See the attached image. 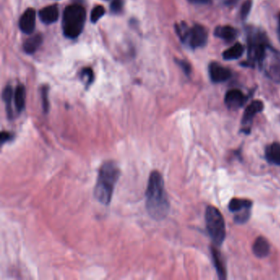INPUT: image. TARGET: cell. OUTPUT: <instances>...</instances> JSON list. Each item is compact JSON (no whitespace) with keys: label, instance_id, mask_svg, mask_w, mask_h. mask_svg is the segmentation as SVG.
I'll list each match as a JSON object with an SVG mask.
<instances>
[{"label":"cell","instance_id":"obj_9","mask_svg":"<svg viewBox=\"0 0 280 280\" xmlns=\"http://www.w3.org/2000/svg\"><path fill=\"white\" fill-rule=\"evenodd\" d=\"M209 77L213 83H222L227 82L232 77V72L230 69L225 68L217 62H212L208 66Z\"/></svg>","mask_w":280,"mask_h":280},{"label":"cell","instance_id":"obj_4","mask_svg":"<svg viewBox=\"0 0 280 280\" xmlns=\"http://www.w3.org/2000/svg\"><path fill=\"white\" fill-rule=\"evenodd\" d=\"M87 12L79 4L69 5L63 11L62 27L63 34L69 39L78 37L84 28Z\"/></svg>","mask_w":280,"mask_h":280},{"label":"cell","instance_id":"obj_26","mask_svg":"<svg viewBox=\"0 0 280 280\" xmlns=\"http://www.w3.org/2000/svg\"><path fill=\"white\" fill-rule=\"evenodd\" d=\"M41 93V99H42V107L44 114L49 112V98H48V93H49V88L47 87H43L40 90Z\"/></svg>","mask_w":280,"mask_h":280},{"label":"cell","instance_id":"obj_15","mask_svg":"<svg viewBox=\"0 0 280 280\" xmlns=\"http://www.w3.org/2000/svg\"><path fill=\"white\" fill-rule=\"evenodd\" d=\"M210 250H211L214 266H215V271L217 272L219 279L222 280H226V269H225L224 261L222 259L220 252L216 248H214V247H212Z\"/></svg>","mask_w":280,"mask_h":280},{"label":"cell","instance_id":"obj_27","mask_svg":"<svg viewBox=\"0 0 280 280\" xmlns=\"http://www.w3.org/2000/svg\"><path fill=\"white\" fill-rule=\"evenodd\" d=\"M176 63L177 65L179 66L180 68L182 69V72L187 77H189L192 73V66L187 61L183 60V59H176Z\"/></svg>","mask_w":280,"mask_h":280},{"label":"cell","instance_id":"obj_29","mask_svg":"<svg viewBox=\"0 0 280 280\" xmlns=\"http://www.w3.org/2000/svg\"><path fill=\"white\" fill-rule=\"evenodd\" d=\"M12 138H13V136L11 133H8V132H2V134H1V142H2V144H3V143L7 142V141H11L12 140Z\"/></svg>","mask_w":280,"mask_h":280},{"label":"cell","instance_id":"obj_19","mask_svg":"<svg viewBox=\"0 0 280 280\" xmlns=\"http://www.w3.org/2000/svg\"><path fill=\"white\" fill-rule=\"evenodd\" d=\"M43 42V36L40 34L32 35L24 42L23 50L25 53L32 54L35 53Z\"/></svg>","mask_w":280,"mask_h":280},{"label":"cell","instance_id":"obj_18","mask_svg":"<svg viewBox=\"0 0 280 280\" xmlns=\"http://www.w3.org/2000/svg\"><path fill=\"white\" fill-rule=\"evenodd\" d=\"M245 52V47L241 43H235L233 46L223 53V59L225 60H237L243 56Z\"/></svg>","mask_w":280,"mask_h":280},{"label":"cell","instance_id":"obj_30","mask_svg":"<svg viewBox=\"0 0 280 280\" xmlns=\"http://www.w3.org/2000/svg\"><path fill=\"white\" fill-rule=\"evenodd\" d=\"M187 1L192 4L196 5H207L212 2V0H187Z\"/></svg>","mask_w":280,"mask_h":280},{"label":"cell","instance_id":"obj_17","mask_svg":"<svg viewBox=\"0 0 280 280\" xmlns=\"http://www.w3.org/2000/svg\"><path fill=\"white\" fill-rule=\"evenodd\" d=\"M13 101L16 112L20 114L26 106V89L22 85H18L15 89Z\"/></svg>","mask_w":280,"mask_h":280},{"label":"cell","instance_id":"obj_12","mask_svg":"<svg viewBox=\"0 0 280 280\" xmlns=\"http://www.w3.org/2000/svg\"><path fill=\"white\" fill-rule=\"evenodd\" d=\"M214 35L225 42H234L238 38V30L231 26H219L215 29Z\"/></svg>","mask_w":280,"mask_h":280},{"label":"cell","instance_id":"obj_28","mask_svg":"<svg viewBox=\"0 0 280 280\" xmlns=\"http://www.w3.org/2000/svg\"><path fill=\"white\" fill-rule=\"evenodd\" d=\"M110 7L113 12L119 13L123 8V0H114Z\"/></svg>","mask_w":280,"mask_h":280},{"label":"cell","instance_id":"obj_11","mask_svg":"<svg viewBox=\"0 0 280 280\" xmlns=\"http://www.w3.org/2000/svg\"><path fill=\"white\" fill-rule=\"evenodd\" d=\"M36 14L33 8H28L19 20V28L25 34H31L35 30Z\"/></svg>","mask_w":280,"mask_h":280},{"label":"cell","instance_id":"obj_13","mask_svg":"<svg viewBox=\"0 0 280 280\" xmlns=\"http://www.w3.org/2000/svg\"><path fill=\"white\" fill-rule=\"evenodd\" d=\"M39 16L43 23L48 25L54 23L59 19V7L55 4L44 7L39 12Z\"/></svg>","mask_w":280,"mask_h":280},{"label":"cell","instance_id":"obj_31","mask_svg":"<svg viewBox=\"0 0 280 280\" xmlns=\"http://www.w3.org/2000/svg\"><path fill=\"white\" fill-rule=\"evenodd\" d=\"M238 0H224V3L227 6H233V5L236 4Z\"/></svg>","mask_w":280,"mask_h":280},{"label":"cell","instance_id":"obj_25","mask_svg":"<svg viewBox=\"0 0 280 280\" xmlns=\"http://www.w3.org/2000/svg\"><path fill=\"white\" fill-rule=\"evenodd\" d=\"M105 10L103 6H96L91 12V22H93V23L97 22L105 15Z\"/></svg>","mask_w":280,"mask_h":280},{"label":"cell","instance_id":"obj_16","mask_svg":"<svg viewBox=\"0 0 280 280\" xmlns=\"http://www.w3.org/2000/svg\"><path fill=\"white\" fill-rule=\"evenodd\" d=\"M266 159L268 163L274 165H280V144L274 142L266 148Z\"/></svg>","mask_w":280,"mask_h":280},{"label":"cell","instance_id":"obj_2","mask_svg":"<svg viewBox=\"0 0 280 280\" xmlns=\"http://www.w3.org/2000/svg\"><path fill=\"white\" fill-rule=\"evenodd\" d=\"M245 30L248 60L242 63V65L246 68H259L271 44L266 33L262 28L248 26Z\"/></svg>","mask_w":280,"mask_h":280},{"label":"cell","instance_id":"obj_3","mask_svg":"<svg viewBox=\"0 0 280 280\" xmlns=\"http://www.w3.org/2000/svg\"><path fill=\"white\" fill-rule=\"evenodd\" d=\"M119 177L120 168L115 162L106 161L102 164L94 190V195L99 202L105 206L110 205Z\"/></svg>","mask_w":280,"mask_h":280},{"label":"cell","instance_id":"obj_24","mask_svg":"<svg viewBox=\"0 0 280 280\" xmlns=\"http://www.w3.org/2000/svg\"><path fill=\"white\" fill-rule=\"evenodd\" d=\"M251 217V209L244 210L241 213H238L234 216V222L237 224H244L246 222H248Z\"/></svg>","mask_w":280,"mask_h":280},{"label":"cell","instance_id":"obj_6","mask_svg":"<svg viewBox=\"0 0 280 280\" xmlns=\"http://www.w3.org/2000/svg\"><path fill=\"white\" fill-rule=\"evenodd\" d=\"M205 218L208 234L214 244L220 247L226 238V227L223 215L217 208L209 206L206 207Z\"/></svg>","mask_w":280,"mask_h":280},{"label":"cell","instance_id":"obj_8","mask_svg":"<svg viewBox=\"0 0 280 280\" xmlns=\"http://www.w3.org/2000/svg\"><path fill=\"white\" fill-rule=\"evenodd\" d=\"M264 104L262 101H253L248 107L246 108L242 118V130L241 133L249 134L252 128V122L256 115L262 113L264 110Z\"/></svg>","mask_w":280,"mask_h":280},{"label":"cell","instance_id":"obj_23","mask_svg":"<svg viewBox=\"0 0 280 280\" xmlns=\"http://www.w3.org/2000/svg\"><path fill=\"white\" fill-rule=\"evenodd\" d=\"M81 79L85 82L87 87H89L93 82L94 73L92 69L90 68H83L81 72Z\"/></svg>","mask_w":280,"mask_h":280},{"label":"cell","instance_id":"obj_20","mask_svg":"<svg viewBox=\"0 0 280 280\" xmlns=\"http://www.w3.org/2000/svg\"><path fill=\"white\" fill-rule=\"evenodd\" d=\"M252 201L248 199H232L229 204V210L233 213H238L248 209H252Z\"/></svg>","mask_w":280,"mask_h":280},{"label":"cell","instance_id":"obj_1","mask_svg":"<svg viewBox=\"0 0 280 280\" xmlns=\"http://www.w3.org/2000/svg\"><path fill=\"white\" fill-rule=\"evenodd\" d=\"M169 206L161 173L153 171L149 175L145 192V208L148 214L154 220H163L168 215Z\"/></svg>","mask_w":280,"mask_h":280},{"label":"cell","instance_id":"obj_22","mask_svg":"<svg viewBox=\"0 0 280 280\" xmlns=\"http://www.w3.org/2000/svg\"><path fill=\"white\" fill-rule=\"evenodd\" d=\"M252 4H253L252 0H245L242 4L240 10V17L242 20H246L248 18L252 11Z\"/></svg>","mask_w":280,"mask_h":280},{"label":"cell","instance_id":"obj_10","mask_svg":"<svg viewBox=\"0 0 280 280\" xmlns=\"http://www.w3.org/2000/svg\"><path fill=\"white\" fill-rule=\"evenodd\" d=\"M248 101V96L238 89H232L227 91L224 96V103L228 109L237 110L243 107Z\"/></svg>","mask_w":280,"mask_h":280},{"label":"cell","instance_id":"obj_5","mask_svg":"<svg viewBox=\"0 0 280 280\" xmlns=\"http://www.w3.org/2000/svg\"><path fill=\"white\" fill-rule=\"evenodd\" d=\"M175 30L180 40L190 49L203 48L207 44L208 30L201 24L189 26L184 21L176 24Z\"/></svg>","mask_w":280,"mask_h":280},{"label":"cell","instance_id":"obj_7","mask_svg":"<svg viewBox=\"0 0 280 280\" xmlns=\"http://www.w3.org/2000/svg\"><path fill=\"white\" fill-rule=\"evenodd\" d=\"M259 69L269 79L280 83V52L270 45Z\"/></svg>","mask_w":280,"mask_h":280},{"label":"cell","instance_id":"obj_32","mask_svg":"<svg viewBox=\"0 0 280 280\" xmlns=\"http://www.w3.org/2000/svg\"><path fill=\"white\" fill-rule=\"evenodd\" d=\"M278 35H279V39L280 40V13L279 14L278 17Z\"/></svg>","mask_w":280,"mask_h":280},{"label":"cell","instance_id":"obj_14","mask_svg":"<svg viewBox=\"0 0 280 280\" xmlns=\"http://www.w3.org/2000/svg\"><path fill=\"white\" fill-rule=\"evenodd\" d=\"M270 250H271V247L266 238L264 237H259L256 239L252 248V251L256 257L258 258H264L268 256Z\"/></svg>","mask_w":280,"mask_h":280},{"label":"cell","instance_id":"obj_21","mask_svg":"<svg viewBox=\"0 0 280 280\" xmlns=\"http://www.w3.org/2000/svg\"><path fill=\"white\" fill-rule=\"evenodd\" d=\"M13 91L12 87H6L2 91V100L4 101L6 106V112H7L8 119H13V110H12V101H13Z\"/></svg>","mask_w":280,"mask_h":280}]
</instances>
